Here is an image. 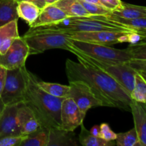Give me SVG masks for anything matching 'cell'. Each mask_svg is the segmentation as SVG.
I'll return each mask as SVG.
<instances>
[{"instance_id":"21","label":"cell","mask_w":146,"mask_h":146,"mask_svg":"<svg viewBox=\"0 0 146 146\" xmlns=\"http://www.w3.org/2000/svg\"><path fill=\"white\" fill-rule=\"evenodd\" d=\"M17 4L15 0H0V27L14 20H18Z\"/></svg>"},{"instance_id":"9","label":"cell","mask_w":146,"mask_h":146,"mask_svg":"<svg viewBox=\"0 0 146 146\" xmlns=\"http://www.w3.org/2000/svg\"><path fill=\"white\" fill-rule=\"evenodd\" d=\"M29 56V48L23 36H19L5 54H0V66L6 69H14L25 66Z\"/></svg>"},{"instance_id":"43","label":"cell","mask_w":146,"mask_h":146,"mask_svg":"<svg viewBox=\"0 0 146 146\" xmlns=\"http://www.w3.org/2000/svg\"><path fill=\"white\" fill-rule=\"evenodd\" d=\"M58 1V0H56V1Z\"/></svg>"},{"instance_id":"39","label":"cell","mask_w":146,"mask_h":146,"mask_svg":"<svg viewBox=\"0 0 146 146\" xmlns=\"http://www.w3.org/2000/svg\"><path fill=\"white\" fill-rule=\"evenodd\" d=\"M5 106H6V105L4 104V103L3 102V101H2V99H1V97H0V116H1V113H2L3 111H4Z\"/></svg>"},{"instance_id":"34","label":"cell","mask_w":146,"mask_h":146,"mask_svg":"<svg viewBox=\"0 0 146 146\" xmlns=\"http://www.w3.org/2000/svg\"><path fill=\"white\" fill-rule=\"evenodd\" d=\"M141 36L138 33L134 31H131L128 34V41L127 42L130 44H136L141 41Z\"/></svg>"},{"instance_id":"3","label":"cell","mask_w":146,"mask_h":146,"mask_svg":"<svg viewBox=\"0 0 146 146\" xmlns=\"http://www.w3.org/2000/svg\"><path fill=\"white\" fill-rule=\"evenodd\" d=\"M33 28L43 30H51V31H58L66 34L89 32V31H102V30L118 31H123V32L134 31L133 30L119 23H115L113 21L110 22L106 20L95 19L91 17H68L58 24L40 26Z\"/></svg>"},{"instance_id":"29","label":"cell","mask_w":146,"mask_h":146,"mask_svg":"<svg viewBox=\"0 0 146 146\" xmlns=\"http://www.w3.org/2000/svg\"><path fill=\"white\" fill-rule=\"evenodd\" d=\"M126 48L129 51L132 59L146 60V42L130 44Z\"/></svg>"},{"instance_id":"18","label":"cell","mask_w":146,"mask_h":146,"mask_svg":"<svg viewBox=\"0 0 146 146\" xmlns=\"http://www.w3.org/2000/svg\"><path fill=\"white\" fill-rule=\"evenodd\" d=\"M17 10L19 18L22 19L31 27L38 19L41 9L29 1H19L17 4Z\"/></svg>"},{"instance_id":"7","label":"cell","mask_w":146,"mask_h":146,"mask_svg":"<svg viewBox=\"0 0 146 146\" xmlns=\"http://www.w3.org/2000/svg\"><path fill=\"white\" fill-rule=\"evenodd\" d=\"M28 70L26 66L7 71L5 84L1 98L6 106L19 104L24 101Z\"/></svg>"},{"instance_id":"38","label":"cell","mask_w":146,"mask_h":146,"mask_svg":"<svg viewBox=\"0 0 146 146\" xmlns=\"http://www.w3.org/2000/svg\"><path fill=\"white\" fill-rule=\"evenodd\" d=\"M90 131H91V133L93 134V135L99 137L100 125H94V126L90 130Z\"/></svg>"},{"instance_id":"20","label":"cell","mask_w":146,"mask_h":146,"mask_svg":"<svg viewBox=\"0 0 146 146\" xmlns=\"http://www.w3.org/2000/svg\"><path fill=\"white\" fill-rule=\"evenodd\" d=\"M73 132L62 129H52L49 131L48 145H78Z\"/></svg>"},{"instance_id":"5","label":"cell","mask_w":146,"mask_h":146,"mask_svg":"<svg viewBox=\"0 0 146 146\" xmlns=\"http://www.w3.org/2000/svg\"><path fill=\"white\" fill-rule=\"evenodd\" d=\"M73 54L77 56L78 61L84 62L106 73L114 78L131 95L135 84V75L138 71L128 62H106L91 58L74 48Z\"/></svg>"},{"instance_id":"36","label":"cell","mask_w":146,"mask_h":146,"mask_svg":"<svg viewBox=\"0 0 146 146\" xmlns=\"http://www.w3.org/2000/svg\"><path fill=\"white\" fill-rule=\"evenodd\" d=\"M15 1H17V2H19V1H29V2H31L36 4V5L38 6L40 9H41L46 7V4L44 0H15Z\"/></svg>"},{"instance_id":"11","label":"cell","mask_w":146,"mask_h":146,"mask_svg":"<svg viewBox=\"0 0 146 146\" xmlns=\"http://www.w3.org/2000/svg\"><path fill=\"white\" fill-rule=\"evenodd\" d=\"M125 33L128 32L102 30V31H89V32H78L69 34L71 38L74 40L111 46L118 44L119 38Z\"/></svg>"},{"instance_id":"6","label":"cell","mask_w":146,"mask_h":146,"mask_svg":"<svg viewBox=\"0 0 146 146\" xmlns=\"http://www.w3.org/2000/svg\"><path fill=\"white\" fill-rule=\"evenodd\" d=\"M72 45L79 52L99 61L106 62H128L132 59L129 51L125 49H118L110 46L93 44L72 39Z\"/></svg>"},{"instance_id":"22","label":"cell","mask_w":146,"mask_h":146,"mask_svg":"<svg viewBox=\"0 0 146 146\" xmlns=\"http://www.w3.org/2000/svg\"><path fill=\"white\" fill-rule=\"evenodd\" d=\"M81 130L78 135V143L84 146H113L115 145V141H108L100 137L93 135L86 129L84 123L81 125Z\"/></svg>"},{"instance_id":"25","label":"cell","mask_w":146,"mask_h":146,"mask_svg":"<svg viewBox=\"0 0 146 146\" xmlns=\"http://www.w3.org/2000/svg\"><path fill=\"white\" fill-rule=\"evenodd\" d=\"M36 81L38 86L47 94L58 98H67L69 91V85H62L56 83L46 82V81H41L38 78Z\"/></svg>"},{"instance_id":"42","label":"cell","mask_w":146,"mask_h":146,"mask_svg":"<svg viewBox=\"0 0 146 146\" xmlns=\"http://www.w3.org/2000/svg\"><path fill=\"white\" fill-rule=\"evenodd\" d=\"M138 72H139L142 75V76L146 80V72H144V71H138Z\"/></svg>"},{"instance_id":"12","label":"cell","mask_w":146,"mask_h":146,"mask_svg":"<svg viewBox=\"0 0 146 146\" xmlns=\"http://www.w3.org/2000/svg\"><path fill=\"white\" fill-rule=\"evenodd\" d=\"M19 104L6 106L0 116V136L21 135L18 123Z\"/></svg>"},{"instance_id":"37","label":"cell","mask_w":146,"mask_h":146,"mask_svg":"<svg viewBox=\"0 0 146 146\" xmlns=\"http://www.w3.org/2000/svg\"><path fill=\"white\" fill-rule=\"evenodd\" d=\"M135 32L138 33L141 36V41L140 42H146V29H135ZM139 42V43H140Z\"/></svg>"},{"instance_id":"1","label":"cell","mask_w":146,"mask_h":146,"mask_svg":"<svg viewBox=\"0 0 146 146\" xmlns=\"http://www.w3.org/2000/svg\"><path fill=\"white\" fill-rule=\"evenodd\" d=\"M66 74L68 82L81 81L89 86L104 106L130 111L131 96L126 91L106 73L84 62L66 61Z\"/></svg>"},{"instance_id":"41","label":"cell","mask_w":146,"mask_h":146,"mask_svg":"<svg viewBox=\"0 0 146 146\" xmlns=\"http://www.w3.org/2000/svg\"><path fill=\"white\" fill-rule=\"evenodd\" d=\"M44 1H45L46 6H47L54 4L56 2V0H44Z\"/></svg>"},{"instance_id":"27","label":"cell","mask_w":146,"mask_h":146,"mask_svg":"<svg viewBox=\"0 0 146 146\" xmlns=\"http://www.w3.org/2000/svg\"><path fill=\"white\" fill-rule=\"evenodd\" d=\"M115 145L118 146H139L138 134L135 128L124 133H117Z\"/></svg>"},{"instance_id":"16","label":"cell","mask_w":146,"mask_h":146,"mask_svg":"<svg viewBox=\"0 0 146 146\" xmlns=\"http://www.w3.org/2000/svg\"><path fill=\"white\" fill-rule=\"evenodd\" d=\"M18 20H14L0 27V54H5L19 36Z\"/></svg>"},{"instance_id":"8","label":"cell","mask_w":146,"mask_h":146,"mask_svg":"<svg viewBox=\"0 0 146 146\" xmlns=\"http://www.w3.org/2000/svg\"><path fill=\"white\" fill-rule=\"evenodd\" d=\"M67 97L72 98L80 110L86 114L91 108L104 106L103 103L96 96L89 86L84 81L69 82V91Z\"/></svg>"},{"instance_id":"32","label":"cell","mask_w":146,"mask_h":146,"mask_svg":"<svg viewBox=\"0 0 146 146\" xmlns=\"http://www.w3.org/2000/svg\"><path fill=\"white\" fill-rule=\"evenodd\" d=\"M100 1L102 6L109 9L112 12L122 8L123 4L121 0H100Z\"/></svg>"},{"instance_id":"24","label":"cell","mask_w":146,"mask_h":146,"mask_svg":"<svg viewBox=\"0 0 146 146\" xmlns=\"http://www.w3.org/2000/svg\"><path fill=\"white\" fill-rule=\"evenodd\" d=\"M112 13L127 19L145 18L146 17V7L133 5L123 2L122 8Z\"/></svg>"},{"instance_id":"31","label":"cell","mask_w":146,"mask_h":146,"mask_svg":"<svg viewBox=\"0 0 146 146\" xmlns=\"http://www.w3.org/2000/svg\"><path fill=\"white\" fill-rule=\"evenodd\" d=\"M100 138L108 141H115L117 133L112 131L107 123H101L100 125Z\"/></svg>"},{"instance_id":"30","label":"cell","mask_w":146,"mask_h":146,"mask_svg":"<svg viewBox=\"0 0 146 146\" xmlns=\"http://www.w3.org/2000/svg\"><path fill=\"white\" fill-rule=\"evenodd\" d=\"M27 135H4L0 136V146H21Z\"/></svg>"},{"instance_id":"17","label":"cell","mask_w":146,"mask_h":146,"mask_svg":"<svg viewBox=\"0 0 146 146\" xmlns=\"http://www.w3.org/2000/svg\"><path fill=\"white\" fill-rule=\"evenodd\" d=\"M95 19H104L110 22L119 23L125 26L128 28L132 30L135 29H146V17L145 18H136V19H127L123 17H119L115 14L111 13V14H106L104 16H91Z\"/></svg>"},{"instance_id":"28","label":"cell","mask_w":146,"mask_h":146,"mask_svg":"<svg viewBox=\"0 0 146 146\" xmlns=\"http://www.w3.org/2000/svg\"><path fill=\"white\" fill-rule=\"evenodd\" d=\"M81 4H82L83 7L85 8L87 12L90 14L91 16H104L106 15V14H111L112 11H110L109 9L104 7V6L100 5V4H94V3H90L86 2V1H82V0H79Z\"/></svg>"},{"instance_id":"40","label":"cell","mask_w":146,"mask_h":146,"mask_svg":"<svg viewBox=\"0 0 146 146\" xmlns=\"http://www.w3.org/2000/svg\"><path fill=\"white\" fill-rule=\"evenodd\" d=\"M82 1H86V2L94 3V4H100V5H102L100 0H82Z\"/></svg>"},{"instance_id":"2","label":"cell","mask_w":146,"mask_h":146,"mask_svg":"<svg viewBox=\"0 0 146 146\" xmlns=\"http://www.w3.org/2000/svg\"><path fill=\"white\" fill-rule=\"evenodd\" d=\"M36 80L37 77L28 71L23 103L32 110L42 128L61 129L60 113L64 98L47 94L38 86Z\"/></svg>"},{"instance_id":"13","label":"cell","mask_w":146,"mask_h":146,"mask_svg":"<svg viewBox=\"0 0 146 146\" xmlns=\"http://www.w3.org/2000/svg\"><path fill=\"white\" fill-rule=\"evenodd\" d=\"M18 123L23 135H29L42 128L32 110L24 103L19 104Z\"/></svg>"},{"instance_id":"23","label":"cell","mask_w":146,"mask_h":146,"mask_svg":"<svg viewBox=\"0 0 146 146\" xmlns=\"http://www.w3.org/2000/svg\"><path fill=\"white\" fill-rule=\"evenodd\" d=\"M49 130L41 128L27 135L21 146H48L49 142Z\"/></svg>"},{"instance_id":"19","label":"cell","mask_w":146,"mask_h":146,"mask_svg":"<svg viewBox=\"0 0 146 146\" xmlns=\"http://www.w3.org/2000/svg\"><path fill=\"white\" fill-rule=\"evenodd\" d=\"M54 4L63 10L68 17H90L79 0H58Z\"/></svg>"},{"instance_id":"33","label":"cell","mask_w":146,"mask_h":146,"mask_svg":"<svg viewBox=\"0 0 146 146\" xmlns=\"http://www.w3.org/2000/svg\"><path fill=\"white\" fill-rule=\"evenodd\" d=\"M128 63L137 71L146 72V60L131 59L128 61Z\"/></svg>"},{"instance_id":"26","label":"cell","mask_w":146,"mask_h":146,"mask_svg":"<svg viewBox=\"0 0 146 146\" xmlns=\"http://www.w3.org/2000/svg\"><path fill=\"white\" fill-rule=\"evenodd\" d=\"M130 96L133 101L146 104V80L139 72L135 75L134 88Z\"/></svg>"},{"instance_id":"15","label":"cell","mask_w":146,"mask_h":146,"mask_svg":"<svg viewBox=\"0 0 146 146\" xmlns=\"http://www.w3.org/2000/svg\"><path fill=\"white\" fill-rule=\"evenodd\" d=\"M68 15L55 4L46 6L41 9L39 16L33 25L29 27L51 25L58 24L68 18Z\"/></svg>"},{"instance_id":"10","label":"cell","mask_w":146,"mask_h":146,"mask_svg":"<svg viewBox=\"0 0 146 146\" xmlns=\"http://www.w3.org/2000/svg\"><path fill=\"white\" fill-rule=\"evenodd\" d=\"M85 116L86 113L80 110L72 98L67 97L63 100L60 113L61 129L74 132L83 124Z\"/></svg>"},{"instance_id":"4","label":"cell","mask_w":146,"mask_h":146,"mask_svg":"<svg viewBox=\"0 0 146 146\" xmlns=\"http://www.w3.org/2000/svg\"><path fill=\"white\" fill-rule=\"evenodd\" d=\"M23 37L29 48V55L39 54L56 48L73 53L74 49L69 34L29 27Z\"/></svg>"},{"instance_id":"14","label":"cell","mask_w":146,"mask_h":146,"mask_svg":"<svg viewBox=\"0 0 146 146\" xmlns=\"http://www.w3.org/2000/svg\"><path fill=\"white\" fill-rule=\"evenodd\" d=\"M130 108L133 117L134 128L138 134L139 146H146V104L132 100Z\"/></svg>"},{"instance_id":"35","label":"cell","mask_w":146,"mask_h":146,"mask_svg":"<svg viewBox=\"0 0 146 146\" xmlns=\"http://www.w3.org/2000/svg\"><path fill=\"white\" fill-rule=\"evenodd\" d=\"M7 71L4 67L0 66V96L2 93L3 88H4V84H5L6 76H7Z\"/></svg>"}]
</instances>
